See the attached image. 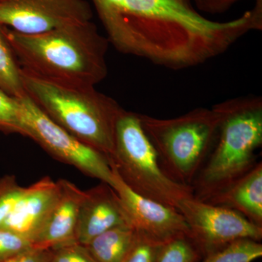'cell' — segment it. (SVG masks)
<instances>
[{
  "instance_id": "obj_1",
  "label": "cell",
  "mask_w": 262,
  "mask_h": 262,
  "mask_svg": "<svg viewBox=\"0 0 262 262\" xmlns=\"http://www.w3.org/2000/svg\"><path fill=\"white\" fill-rule=\"evenodd\" d=\"M92 2L117 51L173 70L206 63L262 26L256 10L229 21H213L198 13L191 0Z\"/></svg>"
},
{
  "instance_id": "obj_2",
  "label": "cell",
  "mask_w": 262,
  "mask_h": 262,
  "mask_svg": "<svg viewBox=\"0 0 262 262\" xmlns=\"http://www.w3.org/2000/svg\"><path fill=\"white\" fill-rule=\"evenodd\" d=\"M3 31L20 70L30 75L56 83L93 87L108 75L110 42L91 21L37 34L5 27Z\"/></svg>"
},
{
  "instance_id": "obj_3",
  "label": "cell",
  "mask_w": 262,
  "mask_h": 262,
  "mask_svg": "<svg viewBox=\"0 0 262 262\" xmlns=\"http://www.w3.org/2000/svg\"><path fill=\"white\" fill-rule=\"evenodd\" d=\"M219 118L214 145L192 186L194 198L207 202L257 163L262 145V98H232L212 107Z\"/></svg>"
},
{
  "instance_id": "obj_4",
  "label": "cell",
  "mask_w": 262,
  "mask_h": 262,
  "mask_svg": "<svg viewBox=\"0 0 262 262\" xmlns=\"http://www.w3.org/2000/svg\"><path fill=\"white\" fill-rule=\"evenodd\" d=\"M26 94L39 110L76 139L107 157L113 155L115 125L123 110L93 86L56 83L20 70Z\"/></svg>"
},
{
  "instance_id": "obj_5",
  "label": "cell",
  "mask_w": 262,
  "mask_h": 262,
  "mask_svg": "<svg viewBox=\"0 0 262 262\" xmlns=\"http://www.w3.org/2000/svg\"><path fill=\"white\" fill-rule=\"evenodd\" d=\"M139 117L164 172L174 182L191 187L216 139L214 110L196 108L170 119L141 114Z\"/></svg>"
},
{
  "instance_id": "obj_6",
  "label": "cell",
  "mask_w": 262,
  "mask_h": 262,
  "mask_svg": "<svg viewBox=\"0 0 262 262\" xmlns=\"http://www.w3.org/2000/svg\"><path fill=\"white\" fill-rule=\"evenodd\" d=\"M110 166L136 194L178 210L192 188L174 182L164 172L154 146L141 125L139 114L122 110L115 125Z\"/></svg>"
},
{
  "instance_id": "obj_7",
  "label": "cell",
  "mask_w": 262,
  "mask_h": 262,
  "mask_svg": "<svg viewBox=\"0 0 262 262\" xmlns=\"http://www.w3.org/2000/svg\"><path fill=\"white\" fill-rule=\"evenodd\" d=\"M20 135L37 143L53 158L113 187L115 175L107 157L58 126L28 96L16 98Z\"/></svg>"
},
{
  "instance_id": "obj_8",
  "label": "cell",
  "mask_w": 262,
  "mask_h": 262,
  "mask_svg": "<svg viewBox=\"0 0 262 262\" xmlns=\"http://www.w3.org/2000/svg\"><path fill=\"white\" fill-rule=\"evenodd\" d=\"M178 211L187 222L189 239L202 258L237 239L261 241L262 227L229 208L192 196L181 202Z\"/></svg>"
},
{
  "instance_id": "obj_9",
  "label": "cell",
  "mask_w": 262,
  "mask_h": 262,
  "mask_svg": "<svg viewBox=\"0 0 262 262\" xmlns=\"http://www.w3.org/2000/svg\"><path fill=\"white\" fill-rule=\"evenodd\" d=\"M85 0H0V25L24 34H37L91 21Z\"/></svg>"
},
{
  "instance_id": "obj_10",
  "label": "cell",
  "mask_w": 262,
  "mask_h": 262,
  "mask_svg": "<svg viewBox=\"0 0 262 262\" xmlns=\"http://www.w3.org/2000/svg\"><path fill=\"white\" fill-rule=\"evenodd\" d=\"M113 173V188L120 198L129 224L138 234L160 245L182 236L189 237L187 222L178 210L136 194Z\"/></svg>"
},
{
  "instance_id": "obj_11",
  "label": "cell",
  "mask_w": 262,
  "mask_h": 262,
  "mask_svg": "<svg viewBox=\"0 0 262 262\" xmlns=\"http://www.w3.org/2000/svg\"><path fill=\"white\" fill-rule=\"evenodd\" d=\"M130 225L120 198L111 186L101 184L85 191L77 218L75 239L85 246L99 234Z\"/></svg>"
},
{
  "instance_id": "obj_12",
  "label": "cell",
  "mask_w": 262,
  "mask_h": 262,
  "mask_svg": "<svg viewBox=\"0 0 262 262\" xmlns=\"http://www.w3.org/2000/svg\"><path fill=\"white\" fill-rule=\"evenodd\" d=\"M59 193L58 181L54 182L49 177L24 188L0 229L11 231L33 243L58 201Z\"/></svg>"
},
{
  "instance_id": "obj_13",
  "label": "cell",
  "mask_w": 262,
  "mask_h": 262,
  "mask_svg": "<svg viewBox=\"0 0 262 262\" xmlns=\"http://www.w3.org/2000/svg\"><path fill=\"white\" fill-rule=\"evenodd\" d=\"M60 193L47 221L33 241V247L51 249L76 241L79 210L85 191L73 183L59 179Z\"/></svg>"
},
{
  "instance_id": "obj_14",
  "label": "cell",
  "mask_w": 262,
  "mask_h": 262,
  "mask_svg": "<svg viewBox=\"0 0 262 262\" xmlns=\"http://www.w3.org/2000/svg\"><path fill=\"white\" fill-rule=\"evenodd\" d=\"M207 203L232 210L262 227L261 162Z\"/></svg>"
},
{
  "instance_id": "obj_15",
  "label": "cell",
  "mask_w": 262,
  "mask_h": 262,
  "mask_svg": "<svg viewBox=\"0 0 262 262\" xmlns=\"http://www.w3.org/2000/svg\"><path fill=\"white\" fill-rule=\"evenodd\" d=\"M136 235L131 226H121L99 234L84 246L96 262H122Z\"/></svg>"
},
{
  "instance_id": "obj_16",
  "label": "cell",
  "mask_w": 262,
  "mask_h": 262,
  "mask_svg": "<svg viewBox=\"0 0 262 262\" xmlns=\"http://www.w3.org/2000/svg\"><path fill=\"white\" fill-rule=\"evenodd\" d=\"M0 89L13 98H20L27 95L22 82L20 67L7 40L2 25H0Z\"/></svg>"
},
{
  "instance_id": "obj_17",
  "label": "cell",
  "mask_w": 262,
  "mask_h": 262,
  "mask_svg": "<svg viewBox=\"0 0 262 262\" xmlns=\"http://www.w3.org/2000/svg\"><path fill=\"white\" fill-rule=\"evenodd\" d=\"M262 256V244L252 239H239L210 253L199 262H252Z\"/></svg>"
},
{
  "instance_id": "obj_18",
  "label": "cell",
  "mask_w": 262,
  "mask_h": 262,
  "mask_svg": "<svg viewBox=\"0 0 262 262\" xmlns=\"http://www.w3.org/2000/svg\"><path fill=\"white\" fill-rule=\"evenodd\" d=\"M202 256L187 236L162 245L155 262H199Z\"/></svg>"
},
{
  "instance_id": "obj_19",
  "label": "cell",
  "mask_w": 262,
  "mask_h": 262,
  "mask_svg": "<svg viewBox=\"0 0 262 262\" xmlns=\"http://www.w3.org/2000/svg\"><path fill=\"white\" fill-rule=\"evenodd\" d=\"M14 176H5L0 179V227L8 219L24 192Z\"/></svg>"
},
{
  "instance_id": "obj_20",
  "label": "cell",
  "mask_w": 262,
  "mask_h": 262,
  "mask_svg": "<svg viewBox=\"0 0 262 262\" xmlns=\"http://www.w3.org/2000/svg\"><path fill=\"white\" fill-rule=\"evenodd\" d=\"M0 130L7 134H20L18 103L16 98L11 97L0 89Z\"/></svg>"
},
{
  "instance_id": "obj_21",
  "label": "cell",
  "mask_w": 262,
  "mask_h": 262,
  "mask_svg": "<svg viewBox=\"0 0 262 262\" xmlns=\"http://www.w3.org/2000/svg\"><path fill=\"white\" fill-rule=\"evenodd\" d=\"M33 248L32 243L7 229H0V262L8 261Z\"/></svg>"
},
{
  "instance_id": "obj_22",
  "label": "cell",
  "mask_w": 262,
  "mask_h": 262,
  "mask_svg": "<svg viewBox=\"0 0 262 262\" xmlns=\"http://www.w3.org/2000/svg\"><path fill=\"white\" fill-rule=\"evenodd\" d=\"M49 262H96L87 248L77 241L51 248Z\"/></svg>"
},
{
  "instance_id": "obj_23",
  "label": "cell",
  "mask_w": 262,
  "mask_h": 262,
  "mask_svg": "<svg viewBox=\"0 0 262 262\" xmlns=\"http://www.w3.org/2000/svg\"><path fill=\"white\" fill-rule=\"evenodd\" d=\"M161 246L137 233L134 244L122 262H155Z\"/></svg>"
},
{
  "instance_id": "obj_24",
  "label": "cell",
  "mask_w": 262,
  "mask_h": 262,
  "mask_svg": "<svg viewBox=\"0 0 262 262\" xmlns=\"http://www.w3.org/2000/svg\"><path fill=\"white\" fill-rule=\"evenodd\" d=\"M51 249L33 247L5 262H49Z\"/></svg>"
},
{
  "instance_id": "obj_25",
  "label": "cell",
  "mask_w": 262,
  "mask_h": 262,
  "mask_svg": "<svg viewBox=\"0 0 262 262\" xmlns=\"http://www.w3.org/2000/svg\"><path fill=\"white\" fill-rule=\"evenodd\" d=\"M198 9L208 13H222L238 0H194Z\"/></svg>"
}]
</instances>
